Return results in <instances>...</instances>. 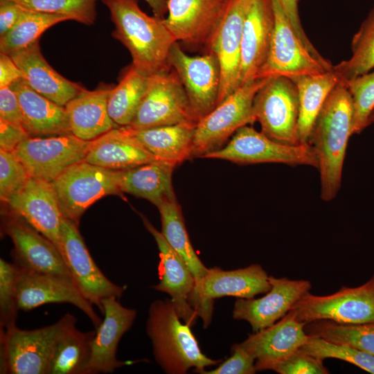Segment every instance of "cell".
<instances>
[{"label": "cell", "mask_w": 374, "mask_h": 374, "mask_svg": "<svg viewBox=\"0 0 374 374\" xmlns=\"http://www.w3.org/2000/svg\"><path fill=\"white\" fill-rule=\"evenodd\" d=\"M26 8L11 0H0V37L17 21Z\"/></svg>", "instance_id": "cell-49"}, {"label": "cell", "mask_w": 374, "mask_h": 374, "mask_svg": "<svg viewBox=\"0 0 374 374\" xmlns=\"http://www.w3.org/2000/svg\"><path fill=\"white\" fill-rule=\"evenodd\" d=\"M161 215V233L169 245L186 262L195 280V310L207 328L212 319L213 304L209 303L203 293V282L207 268L195 252L185 226L180 205L177 199H168L157 206Z\"/></svg>", "instance_id": "cell-23"}, {"label": "cell", "mask_w": 374, "mask_h": 374, "mask_svg": "<svg viewBox=\"0 0 374 374\" xmlns=\"http://www.w3.org/2000/svg\"><path fill=\"white\" fill-rule=\"evenodd\" d=\"M202 158L217 159L239 164L278 163L318 168L317 154L310 143L296 145L275 141L247 125L240 127L223 148Z\"/></svg>", "instance_id": "cell-7"}, {"label": "cell", "mask_w": 374, "mask_h": 374, "mask_svg": "<svg viewBox=\"0 0 374 374\" xmlns=\"http://www.w3.org/2000/svg\"><path fill=\"white\" fill-rule=\"evenodd\" d=\"M283 11L290 21L293 30L299 38L303 42L306 48L321 63L328 68L332 64L325 59L311 43L305 34L299 17L298 2L299 0H277Z\"/></svg>", "instance_id": "cell-46"}, {"label": "cell", "mask_w": 374, "mask_h": 374, "mask_svg": "<svg viewBox=\"0 0 374 374\" xmlns=\"http://www.w3.org/2000/svg\"><path fill=\"white\" fill-rule=\"evenodd\" d=\"M22 78V73L11 57L0 53V88L10 87L15 81Z\"/></svg>", "instance_id": "cell-50"}, {"label": "cell", "mask_w": 374, "mask_h": 374, "mask_svg": "<svg viewBox=\"0 0 374 374\" xmlns=\"http://www.w3.org/2000/svg\"><path fill=\"white\" fill-rule=\"evenodd\" d=\"M62 252L73 282L82 294L103 312L102 302L120 298L125 286L118 285L105 276L91 256L78 226L63 217L61 225Z\"/></svg>", "instance_id": "cell-13"}, {"label": "cell", "mask_w": 374, "mask_h": 374, "mask_svg": "<svg viewBox=\"0 0 374 374\" xmlns=\"http://www.w3.org/2000/svg\"><path fill=\"white\" fill-rule=\"evenodd\" d=\"M26 9L62 15L70 20L93 25L96 19L97 0H11Z\"/></svg>", "instance_id": "cell-40"}, {"label": "cell", "mask_w": 374, "mask_h": 374, "mask_svg": "<svg viewBox=\"0 0 374 374\" xmlns=\"http://www.w3.org/2000/svg\"><path fill=\"white\" fill-rule=\"evenodd\" d=\"M3 227L4 232L12 241L13 263L19 268L75 284L62 255L50 240L13 214L6 219Z\"/></svg>", "instance_id": "cell-15"}, {"label": "cell", "mask_w": 374, "mask_h": 374, "mask_svg": "<svg viewBox=\"0 0 374 374\" xmlns=\"http://www.w3.org/2000/svg\"><path fill=\"white\" fill-rule=\"evenodd\" d=\"M275 26L268 54L256 78L285 77L292 81L332 69L317 60L293 30L277 0H273Z\"/></svg>", "instance_id": "cell-11"}, {"label": "cell", "mask_w": 374, "mask_h": 374, "mask_svg": "<svg viewBox=\"0 0 374 374\" xmlns=\"http://www.w3.org/2000/svg\"><path fill=\"white\" fill-rule=\"evenodd\" d=\"M148 76L132 64L126 71L118 84L110 91L107 110L111 119L118 126H128L145 93Z\"/></svg>", "instance_id": "cell-35"}, {"label": "cell", "mask_w": 374, "mask_h": 374, "mask_svg": "<svg viewBox=\"0 0 374 374\" xmlns=\"http://www.w3.org/2000/svg\"><path fill=\"white\" fill-rule=\"evenodd\" d=\"M344 84L351 96L352 132L359 134L371 123L374 111V71Z\"/></svg>", "instance_id": "cell-41"}, {"label": "cell", "mask_w": 374, "mask_h": 374, "mask_svg": "<svg viewBox=\"0 0 374 374\" xmlns=\"http://www.w3.org/2000/svg\"><path fill=\"white\" fill-rule=\"evenodd\" d=\"M197 124L181 123L141 129L127 127L134 136L158 159L179 165L193 157Z\"/></svg>", "instance_id": "cell-31"}, {"label": "cell", "mask_w": 374, "mask_h": 374, "mask_svg": "<svg viewBox=\"0 0 374 374\" xmlns=\"http://www.w3.org/2000/svg\"><path fill=\"white\" fill-rule=\"evenodd\" d=\"M176 166L159 160L122 170L121 192L148 199L157 207L166 200L176 198L172 184Z\"/></svg>", "instance_id": "cell-32"}, {"label": "cell", "mask_w": 374, "mask_h": 374, "mask_svg": "<svg viewBox=\"0 0 374 374\" xmlns=\"http://www.w3.org/2000/svg\"><path fill=\"white\" fill-rule=\"evenodd\" d=\"M299 94L296 84L285 77L269 78L258 90L253 104L255 121L271 139L285 144H299Z\"/></svg>", "instance_id": "cell-9"}, {"label": "cell", "mask_w": 374, "mask_h": 374, "mask_svg": "<svg viewBox=\"0 0 374 374\" xmlns=\"http://www.w3.org/2000/svg\"><path fill=\"white\" fill-rule=\"evenodd\" d=\"M256 369V371L271 370L280 374L329 373L323 364V360L303 352L300 348L283 359L259 365Z\"/></svg>", "instance_id": "cell-44"}, {"label": "cell", "mask_w": 374, "mask_h": 374, "mask_svg": "<svg viewBox=\"0 0 374 374\" xmlns=\"http://www.w3.org/2000/svg\"><path fill=\"white\" fill-rule=\"evenodd\" d=\"M29 137L23 126L0 118V150L14 152L17 146Z\"/></svg>", "instance_id": "cell-48"}, {"label": "cell", "mask_w": 374, "mask_h": 374, "mask_svg": "<svg viewBox=\"0 0 374 374\" xmlns=\"http://www.w3.org/2000/svg\"><path fill=\"white\" fill-rule=\"evenodd\" d=\"M146 229L154 237L159 251V281L152 286L155 290L168 294L180 319L191 328L199 317L195 310V280L186 262L169 245L159 231L145 217Z\"/></svg>", "instance_id": "cell-17"}, {"label": "cell", "mask_w": 374, "mask_h": 374, "mask_svg": "<svg viewBox=\"0 0 374 374\" xmlns=\"http://www.w3.org/2000/svg\"><path fill=\"white\" fill-rule=\"evenodd\" d=\"M113 87L103 84L89 91L84 88L64 106L71 132L84 141H93L118 126L109 117L107 101Z\"/></svg>", "instance_id": "cell-29"}, {"label": "cell", "mask_w": 374, "mask_h": 374, "mask_svg": "<svg viewBox=\"0 0 374 374\" xmlns=\"http://www.w3.org/2000/svg\"><path fill=\"white\" fill-rule=\"evenodd\" d=\"M7 204L11 214L21 217L50 240L62 255L61 225L64 217L52 183L30 177Z\"/></svg>", "instance_id": "cell-20"}, {"label": "cell", "mask_w": 374, "mask_h": 374, "mask_svg": "<svg viewBox=\"0 0 374 374\" xmlns=\"http://www.w3.org/2000/svg\"><path fill=\"white\" fill-rule=\"evenodd\" d=\"M10 87L19 100L23 127L31 137L71 133L64 106L39 94L23 78L15 81Z\"/></svg>", "instance_id": "cell-28"}, {"label": "cell", "mask_w": 374, "mask_h": 374, "mask_svg": "<svg viewBox=\"0 0 374 374\" xmlns=\"http://www.w3.org/2000/svg\"><path fill=\"white\" fill-rule=\"evenodd\" d=\"M10 56L31 88L59 105L65 106L84 88L64 78L49 65L41 52L39 40Z\"/></svg>", "instance_id": "cell-26"}, {"label": "cell", "mask_w": 374, "mask_h": 374, "mask_svg": "<svg viewBox=\"0 0 374 374\" xmlns=\"http://www.w3.org/2000/svg\"><path fill=\"white\" fill-rule=\"evenodd\" d=\"M296 319L305 323L317 320L359 324L374 321V275L363 285L342 287L332 294L307 292L292 308Z\"/></svg>", "instance_id": "cell-8"}, {"label": "cell", "mask_w": 374, "mask_h": 374, "mask_svg": "<svg viewBox=\"0 0 374 374\" xmlns=\"http://www.w3.org/2000/svg\"><path fill=\"white\" fill-rule=\"evenodd\" d=\"M159 160L127 126H119L91 141L84 161L106 169L121 170Z\"/></svg>", "instance_id": "cell-27"}, {"label": "cell", "mask_w": 374, "mask_h": 374, "mask_svg": "<svg viewBox=\"0 0 374 374\" xmlns=\"http://www.w3.org/2000/svg\"><path fill=\"white\" fill-rule=\"evenodd\" d=\"M195 123L184 89L173 69L148 76L145 93L129 127L133 129Z\"/></svg>", "instance_id": "cell-10"}, {"label": "cell", "mask_w": 374, "mask_h": 374, "mask_svg": "<svg viewBox=\"0 0 374 374\" xmlns=\"http://www.w3.org/2000/svg\"><path fill=\"white\" fill-rule=\"evenodd\" d=\"M270 290L258 299L238 298L234 304L233 318L247 321L253 332L267 328L283 318L307 292L312 285L306 280L269 276Z\"/></svg>", "instance_id": "cell-19"}, {"label": "cell", "mask_w": 374, "mask_h": 374, "mask_svg": "<svg viewBox=\"0 0 374 374\" xmlns=\"http://www.w3.org/2000/svg\"><path fill=\"white\" fill-rule=\"evenodd\" d=\"M114 24L112 36L129 51L132 65L143 74L168 71L170 51L177 42L160 19L139 8L136 0H101Z\"/></svg>", "instance_id": "cell-2"}, {"label": "cell", "mask_w": 374, "mask_h": 374, "mask_svg": "<svg viewBox=\"0 0 374 374\" xmlns=\"http://www.w3.org/2000/svg\"><path fill=\"white\" fill-rule=\"evenodd\" d=\"M274 26L273 0H251L242 27L240 86L256 78L266 60Z\"/></svg>", "instance_id": "cell-24"}, {"label": "cell", "mask_w": 374, "mask_h": 374, "mask_svg": "<svg viewBox=\"0 0 374 374\" xmlns=\"http://www.w3.org/2000/svg\"><path fill=\"white\" fill-rule=\"evenodd\" d=\"M146 332L157 364L168 374H184L190 368L202 373L221 362L205 355L191 331L178 316L170 299L153 301L148 310Z\"/></svg>", "instance_id": "cell-3"}, {"label": "cell", "mask_w": 374, "mask_h": 374, "mask_svg": "<svg viewBox=\"0 0 374 374\" xmlns=\"http://www.w3.org/2000/svg\"><path fill=\"white\" fill-rule=\"evenodd\" d=\"M305 330L309 336L348 344L374 356V321L346 324L330 320H317L306 323Z\"/></svg>", "instance_id": "cell-38"}, {"label": "cell", "mask_w": 374, "mask_h": 374, "mask_svg": "<svg viewBox=\"0 0 374 374\" xmlns=\"http://www.w3.org/2000/svg\"><path fill=\"white\" fill-rule=\"evenodd\" d=\"M169 64L178 75L191 109L199 121L217 105L220 87V67L211 53L190 56L175 42L170 51Z\"/></svg>", "instance_id": "cell-14"}, {"label": "cell", "mask_w": 374, "mask_h": 374, "mask_svg": "<svg viewBox=\"0 0 374 374\" xmlns=\"http://www.w3.org/2000/svg\"><path fill=\"white\" fill-rule=\"evenodd\" d=\"M75 316L66 313L56 323L27 330L16 326L0 332V373L49 374L58 339Z\"/></svg>", "instance_id": "cell-4"}, {"label": "cell", "mask_w": 374, "mask_h": 374, "mask_svg": "<svg viewBox=\"0 0 374 374\" xmlns=\"http://www.w3.org/2000/svg\"><path fill=\"white\" fill-rule=\"evenodd\" d=\"M20 274L21 269L15 264L0 259V332L16 326Z\"/></svg>", "instance_id": "cell-42"}, {"label": "cell", "mask_w": 374, "mask_h": 374, "mask_svg": "<svg viewBox=\"0 0 374 374\" xmlns=\"http://www.w3.org/2000/svg\"><path fill=\"white\" fill-rule=\"evenodd\" d=\"M30 177L12 152L0 150V197L7 203L27 183Z\"/></svg>", "instance_id": "cell-43"}, {"label": "cell", "mask_w": 374, "mask_h": 374, "mask_svg": "<svg viewBox=\"0 0 374 374\" xmlns=\"http://www.w3.org/2000/svg\"><path fill=\"white\" fill-rule=\"evenodd\" d=\"M91 141L72 133L48 137H29L15 154L30 177L52 183L72 165L84 160Z\"/></svg>", "instance_id": "cell-12"}, {"label": "cell", "mask_w": 374, "mask_h": 374, "mask_svg": "<svg viewBox=\"0 0 374 374\" xmlns=\"http://www.w3.org/2000/svg\"><path fill=\"white\" fill-rule=\"evenodd\" d=\"M293 82L299 94V140L300 143H305L319 112L339 79L332 69L323 73L298 78Z\"/></svg>", "instance_id": "cell-33"}, {"label": "cell", "mask_w": 374, "mask_h": 374, "mask_svg": "<svg viewBox=\"0 0 374 374\" xmlns=\"http://www.w3.org/2000/svg\"><path fill=\"white\" fill-rule=\"evenodd\" d=\"M66 20L70 19L65 15L26 9L15 24L0 37V53L10 55L39 40L50 27Z\"/></svg>", "instance_id": "cell-37"}, {"label": "cell", "mask_w": 374, "mask_h": 374, "mask_svg": "<svg viewBox=\"0 0 374 374\" xmlns=\"http://www.w3.org/2000/svg\"><path fill=\"white\" fill-rule=\"evenodd\" d=\"M228 0H168L163 23L177 42L204 47L220 22Z\"/></svg>", "instance_id": "cell-18"}, {"label": "cell", "mask_w": 374, "mask_h": 374, "mask_svg": "<svg viewBox=\"0 0 374 374\" xmlns=\"http://www.w3.org/2000/svg\"><path fill=\"white\" fill-rule=\"evenodd\" d=\"M352 127L351 96L346 85L339 82L326 100L308 140L317 156L321 198L325 202L333 199L340 188Z\"/></svg>", "instance_id": "cell-1"}, {"label": "cell", "mask_w": 374, "mask_h": 374, "mask_svg": "<svg viewBox=\"0 0 374 374\" xmlns=\"http://www.w3.org/2000/svg\"><path fill=\"white\" fill-rule=\"evenodd\" d=\"M121 170L106 169L85 161L64 170L52 184L63 217L78 226L87 208L107 195H121Z\"/></svg>", "instance_id": "cell-6"}, {"label": "cell", "mask_w": 374, "mask_h": 374, "mask_svg": "<svg viewBox=\"0 0 374 374\" xmlns=\"http://www.w3.org/2000/svg\"><path fill=\"white\" fill-rule=\"evenodd\" d=\"M152 8L154 16L163 19L168 13V0H145Z\"/></svg>", "instance_id": "cell-51"}, {"label": "cell", "mask_w": 374, "mask_h": 374, "mask_svg": "<svg viewBox=\"0 0 374 374\" xmlns=\"http://www.w3.org/2000/svg\"><path fill=\"white\" fill-rule=\"evenodd\" d=\"M300 349L319 359L334 358L343 360L374 374V356L353 346L310 336Z\"/></svg>", "instance_id": "cell-39"}, {"label": "cell", "mask_w": 374, "mask_h": 374, "mask_svg": "<svg viewBox=\"0 0 374 374\" xmlns=\"http://www.w3.org/2000/svg\"><path fill=\"white\" fill-rule=\"evenodd\" d=\"M305 323L296 319L293 310L273 325L254 332L240 345L255 359V366L283 359L299 350L310 336Z\"/></svg>", "instance_id": "cell-25"}, {"label": "cell", "mask_w": 374, "mask_h": 374, "mask_svg": "<svg viewBox=\"0 0 374 374\" xmlns=\"http://www.w3.org/2000/svg\"><path fill=\"white\" fill-rule=\"evenodd\" d=\"M250 2L228 0L222 18L206 48L207 53L216 56L220 67L217 105L240 87L242 27Z\"/></svg>", "instance_id": "cell-16"}, {"label": "cell", "mask_w": 374, "mask_h": 374, "mask_svg": "<svg viewBox=\"0 0 374 374\" xmlns=\"http://www.w3.org/2000/svg\"><path fill=\"white\" fill-rule=\"evenodd\" d=\"M269 78L255 79L240 86L198 121L193 139V157H202L221 148L240 127L256 121L253 100Z\"/></svg>", "instance_id": "cell-5"}, {"label": "cell", "mask_w": 374, "mask_h": 374, "mask_svg": "<svg viewBox=\"0 0 374 374\" xmlns=\"http://www.w3.org/2000/svg\"><path fill=\"white\" fill-rule=\"evenodd\" d=\"M255 363L256 359L240 344H235L229 359L202 374H253L256 372Z\"/></svg>", "instance_id": "cell-45"}, {"label": "cell", "mask_w": 374, "mask_h": 374, "mask_svg": "<svg viewBox=\"0 0 374 374\" xmlns=\"http://www.w3.org/2000/svg\"><path fill=\"white\" fill-rule=\"evenodd\" d=\"M118 298L110 297L102 302L104 319L96 328L92 341L88 374L111 373L123 366L139 361H119L116 350L122 336L132 327L137 312L123 306Z\"/></svg>", "instance_id": "cell-21"}, {"label": "cell", "mask_w": 374, "mask_h": 374, "mask_svg": "<svg viewBox=\"0 0 374 374\" xmlns=\"http://www.w3.org/2000/svg\"><path fill=\"white\" fill-rule=\"evenodd\" d=\"M0 118L23 126L19 102L10 87L0 88Z\"/></svg>", "instance_id": "cell-47"}, {"label": "cell", "mask_w": 374, "mask_h": 374, "mask_svg": "<svg viewBox=\"0 0 374 374\" xmlns=\"http://www.w3.org/2000/svg\"><path fill=\"white\" fill-rule=\"evenodd\" d=\"M267 273L260 265H251L235 270L208 268L203 282L205 299L214 304V300L222 296L251 299L265 294L270 288Z\"/></svg>", "instance_id": "cell-30"}, {"label": "cell", "mask_w": 374, "mask_h": 374, "mask_svg": "<svg viewBox=\"0 0 374 374\" xmlns=\"http://www.w3.org/2000/svg\"><path fill=\"white\" fill-rule=\"evenodd\" d=\"M17 303L19 310L22 311L31 310L52 303H70L83 312L96 328L103 321L95 312L93 305L82 294L75 284L50 275L21 269Z\"/></svg>", "instance_id": "cell-22"}, {"label": "cell", "mask_w": 374, "mask_h": 374, "mask_svg": "<svg viewBox=\"0 0 374 374\" xmlns=\"http://www.w3.org/2000/svg\"><path fill=\"white\" fill-rule=\"evenodd\" d=\"M74 317L62 331L51 360L49 374H88L96 331L76 328Z\"/></svg>", "instance_id": "cell-34"}, {"label": "cell", "mask_w": 374, "mask_h": 374, "mask_svg": "<svg viewBox=\"0 0 374 374\" xmlns=\"http://www.w3.org/2000/svg\"><path fill=\"white\" fill-rule=\"evenodd\" d=\"M351 51L348 60L333 65L339 82L346 83L374 68V6L353 35Z\"/></svg>", "instance_id": "cell-36"}]
</instances>
